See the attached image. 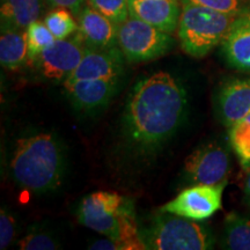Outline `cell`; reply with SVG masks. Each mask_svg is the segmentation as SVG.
<instances>
[{"label": "cell", "mask_w": 250, "mask_h": 250, "mask_svg": "<svg viewBox=\"0 0 250 250\" xmlns=\"http://www.w3.org/2000/svg\"><path fill=\"white\" fill-rule=\"evenodd\" d=\"M28 61V41L24 30L1 27L0 36V62L1 66L14 71Z\"/></svg>", "instance_id": "e0dca14e"}, {"label": "cell", "mask_w": 250, "mask_h": 250, "mask_svg": "<svg viewBox=\"0 0 250 250\" xmlns=\"http://www.w3.org/2000/svg\"><path fill=\"white\" fill-rule=\"evenodd\" d=\"M88 46L77 31L73 39L56 40L35 62L43 78L51 83H64L83 61Z\"/></svg>", "instance_id": "ba28073f"}, {"label": "cell", "mask_w": 250, "mask_h": 250, "mask_svg": "<svg viewBox=\"0 0 250 250\" xmlns=\"http://www.w3.org/2000/svg\"><path fill=\"white\" fill-rule=\"evenodd\" d=\"M17 234V221L7 208L0 210V249H7Z\"/></svg>", "instance_id": "d4e9b609"}, {"label": "cell", "mask_w": 250, "mask_h": 250, "mask_svg": "<svg viewBox=\"0 0 250 250\" xmlns=\"http://www.w3.org/2000/svg\"><path fill=\"white\" fill-rule=\"evenodd\" d=\"M19 248L21 250H56L61 248V246L48 233L33 232L19 241Z\"/></svg>", "instance_id": "cb8c5ba5"}, {"label": "cell", "mask_w": 250, "mask_h": 250, "mask_svg": "<svg viewBox=\"0 0 250 250\" xmlns=\"http://www.w3.org/2000/svg\"><path fill=\"white\" fill-rule=\"evenodd\" d=\"M89 5L116 24L130 18L129 0H88Z\"/></svg>", "instance_id": "7402d4cb"}, {"label": "cell", "mask_w": 250, "mask_h": 250, "mask_svg": "<svg viewBox=\"0 0 250 250\" xmlns=\"http://www.w3.org/2000/svg\"><path fill=\"white\" fill-rule=\"evenodd\" d=\"M44 0H1V27L27 30L28 26L39 20Z\"/></svg>", "instance_id": "2e32d148"}, {"label": "cell", "mask_w": 250, "mask_h": 250, "mask_svg": "<svg viewBox=\"0 0 250 250\" xmlns=\"http://www.w3.org/2000/svg\"><path fill=\"white\" fill-rule=\"evenodd\" d=\"M226 183L195 184L187 188L161 208L164 213L202 221L211 218L223 206V193Z\"/></svg>", "instance_id": "52a82bcc"}, {"label": "cell", "mask_w": 250, "mask_h": 250, "mask_svg": "<svg viewBox=\"0 0 250 250\" xmlns=\"http://www.w3.org/2000/svg\"><path fill=\"white\" fill-rule=\"evenodd\" d=\"M159 215L143 236L147 249L206 250L212 249L214 237L211 230L196 220L180 215Z\"/></svg>", "instance_id": "5b68a950"}, {"label": "cell", "mask_w": 250, "mask_h": 250, "mask_svg": "<svg viewBox=\"0 0 250 250\" xmlns=\"http://www.w3.org/2000/svg\"><path fill=\"white\" fill-rule=\"evenodd\" d=\"M26 33L28 41V61L34 62L46 48H49L55 42L56 37L46 27L44 21L42 22L40 20L30 23Z\"/></svg>", "instance_id": "ffe728a7"}, {"label": "cell", "mask_w": 250, "mask_h": 250, "mask_svg": "<svg viewBox=\"0 0 250 250\" xmlns=\"http://www.w3.org/2000/svg\"><path fill=\"white\" fill-rule=\"evenodd\" d=\"M78 220L83 226L111 239L129 242L134 250L147 249L136 225L132 205L111 191H96L83 199Z\"/></svg>", "instance_id": "3957f363"}, {"label": "cell", "mask_w": 250, "mask_h": 250, "mask_svg": "<svg viewBox=\"0 0 250 250\" xmlns=\"http://www.w3.org/2000/svg\"><path fill=\"white\" fill-rule=\"evenodd\" d=\"M223 247L229 250H250V218L232 212L225 219Z\"/></svg>", "instance_id": "ac0fdd59"}, {"label": "cell", "mask_w": 250, "mask_h": 250, "mask_svg": "<svg viewBox=\"0 0 250 250\" xmlns=\"http://www.w3.org/2000/svg\"><path fill=\"white\" fill-rule=\"evenodd\" d=\"M236 17L192 2H182L177 35L183 51L195 58L205 57L221 44Z\"/></svg>", "instance_id": "277c9868"}, {"label": "cell", "mask_w": 250, "mask_h": 250, "mask_svg": "<svg viewBox=\"0 0 250 250\" xmlns=\"http://www.w3.org/2000/svg\"><path fill=\"white\" fill-rule=\"evenodd\" d=\"M221 51L230 66L250 72V5L233 21L221 42Z\"/></svg>", "instance_id": "7c38bea8"}, {"label": "cell", "mask_w": 250, "mask_h": 250, "mask_svg": "<svg viewBox=\"0 0 250 250\" xmlns=\"http://www.w3.org/2000/svg\"><path fill=\"white\" fill-rule=\"evenodd\" d=\"M78 34L88 48H116L118 24L112 22L90 5L85 6L78 15Z\"/></svg>", "instance_id": "5bb4252c"}, {"label": "cell", "mask_w": 250, "mask_h": 250, "mask_svg": "<svg viewBox=\"0 0 250 250\" xmlns=\"http://www.w3.org/2000/svg\"><path fill=\"white\" fill-rule=\"evenodd\" d=\"M229 154L217 143L199 146L186 159L184 170L190 182L195 184H221L229 174Z\"/></svg>", "instance_id": "9c48e42d"}, {"label": "cell", "mask_w": 250, "mask_h": 250, "mask_svg": "<svg viewBox=\"0 0 250 250\" xmlns=\"http://www.w3.org/2000/svg\"><path fill=\"white\" fill-rule=\"evenodd\" d=\"M130 17L140 19L165 33H174L180 22L179 0H129Z\"/></svg>", "instance_id": "9a60e30c"}, {"label": "cell", "mask_w": 250, "mask_h": 250, "mask_svg": "<svg viewBox=\"0 0 250 250\" xmlns=\"http://www.w3.org/2000/svg\"><path fill=\"white\" fill-rule=\"evenodd\" d=\"M174 44L168 33L140 19L130 17L118 24L117 45L126 61L146 62L164 56Z\"/></svg>", "instance_id": "8992f818"}, {"label": "cell", "mask_w": 250, "mask_h": 250, "mask_svg": "<svg viewBox=\"0 0 250 250\" xmlns=\"http://www.w3.org/2000/svg\"><path fill=\"white\" fill-rule=\"evenodd\" d=\"M89 249L93 250H134L133 246L129 242L121 241V240L111 239V237H105V239H100L90 243Z\"/></svg>", "instance_id": "484cf974"}, {"label": "cell", "mask_w": 250, "mask_h": 250, "mask_svg": "<svg viewBox=\"0 0 250 250\" xmlns=\"http://www.w3.org/2000/svg\"><path fill=\"white\" fill-rule=\"evenodd\" d=\"M123 54L120 49H87L83 61L62 83L83 79L118 80L123 72Z\"/></svg>", "instance_id": "30bf717a"}, {"label": "cell", "mask_w": 250, "mask_h": 250, "mask_svg": "<svg viewBox=\"0 0 250 250\" xmlns=\"http://www.w3.org/2000/svg\"><path fill=\"white\" fill-rule=\"evenodd\" d=\"M65 152L55 134L41 132L18 139L11 173L18 186L31 192L54 191L65 173Z\"/></svg>", "instance_id": "7a4b0ae2"}, {"label": "cell", "mask_w": 250, "mask_h": 250, "mask_svg": "<svg viewBox=\"0 0 250 250\" xmlns=\"http://www.w3.org/2000/svg\"><path fill=\"white\" fill-rule=\"evenodd\" d=\"M217 107L220 121L230 127L250 115V78L225 81L219 89Z\"/></svg>", "instance_id": "8fae6325"}, {"label": "cell", "mask_w": 250, "mask_h": 250, "mask_svg": "<svg viewBox=\"0 0 250 250\" xmlns=\"http://www.w3.org/2000/svg\"><path fill=\"white\" fill-rule=\"evenodd\" d=\"M72 14L73 13L70 9L56 7L45 17L44 23L54 34L56 40L67 39L79 29V23H77Z\"/></svg>", "instance_id": "44dd1931"}, {"label": "cell", "mask_w": 250, "mask_h": 250, "mask_svg": "<svg viewBox=\"0 0 250 250\" xmlns=\"http://www.w3.org/2000/svg\"><path fill=\"white\" fill-rule=\"evenodd\" d=\"M229 142L245 169L250 168V115L229 127Z\"/></svg>", "instance_id": "d6986e66"}, {"label": "cell", "mask_w": 250, "mask_h": 250, "mask_svg": "<svg viewBox=\"0 0 250 250\" xmlns=\"http://www.w3.org/2000/svg\"><path fill=\"white\" fill-rule=\"evenodd\" d=\"M243 193H245V203L248 206H250V173L248 177L246 179L245 182V188H243Z\"/></svg>", "instance_id": "83f0119b"}, {"label": "cell", "mask_w": 250, "mask_h": 250, "mask_svg": "<svg viewBox=\"0 0 250 250\" xmlns=\"http://www.w3.org/2000/svg\"><path fill=\"white\" fill-rule=\"evenodd\" d=\"M45 4L51 7H62L67 8L78 18L83 8L85 7L86 0H44Z\"/></svg>", "instance_id": "4316f807"}, {"label": "cell", "mask_w": 250, "mask_h": 250, "mask_svg": "<svg viewBox=\"0 0 250 250\" xmlns=\"http://www.w3.org/2000/svg\"><path fill=\"white\" fill-rule=\"evenodd\" d=\"M187 94L168 72H156L133 87L124 114L125 133L140 149H152L173 136L184 116Z\"/></svg>", "instance_id": "6da1fadb"}, {"label": "cell", "mask_w": 250, "mask_h": 250, "mask_svg": "<svg viewBox=\"0 0 250 250\" xmlns=\"http://www.w3.org/2000/svg\"><path fill=\"white\" fill-rule=\"evenodd\" d=\"M181 2H192L221 13L234 15L241 13L250 5V0H181Z\"/></svg>", "instance_id": "603a6c76"}, {"label": "cell", "mask_w": 250, "mask_h": 250, "mask_svg": "<svg viewBox=\"0 0 250 250\" xmlns=\"http://www.w3.org/2000/svg\"><path fill=\"white\" fill-rule=\"evenodd\" d=\"M117 81L83 79L64 83V88L74 108L81 111H93L110 101L116 92Z\"/></svg>", "instance_id": "4fadbf2b"}]
</instances>
